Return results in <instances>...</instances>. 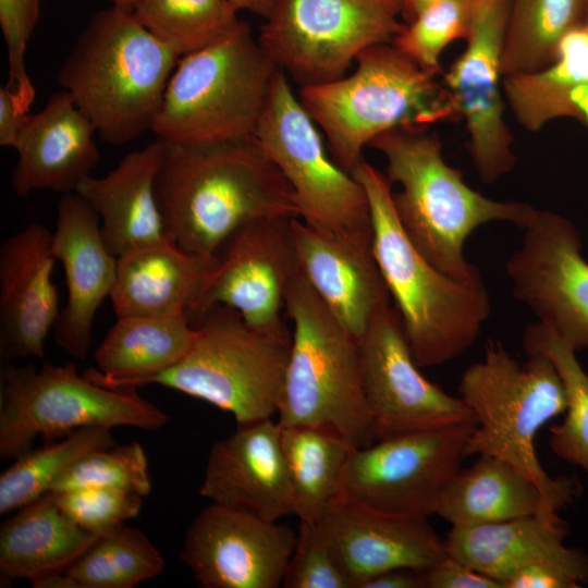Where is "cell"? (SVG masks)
Returning <instances> with one entry per match:
<instances>
[{
  "mask_svg": "<svg viewBox=\"0 0 588 588\" xmlns=\"http://www.w3.org/2000/svg\"><path fill=\"white\" fill-rule=\"evenodd\" d=\"M583 25L588 28V0H586L585 17H584Z\"/></svg>",
  "mask_w": 588,
  "mask_h": 588,
  "instance_id": "816d5d0a",
  "label": "cell"
},
{
  "mask_svg": "<svg viewBox=\"0 0 588 588\" xmlns=\"http://www.w3.org/2000/svg\"><path fill=\"white\" fill-rule=\"evenodd\" d=\"M52 493L59 509L73 523L96 535L137 516L143 503L139 494L98 487Z\"/></svg>",
  "mask_w": 588,
  "mask_h": 588,
  "instance_id": "60d3db41",
  "label": "cell"
},
{
  "mask_svg": "<svg viewBox=\"0 0 588 588\" xmlns=\"http://www.w3.org/2000/svg\"><path fill=\"white\" fill-rule=\"evenodd\" d=\"M169 416L136 393L79 376L74 362L16 366L3 363L0 382V457L16 458L40 436L49 442L85 427H162Z\"/></svg>",
  "mask_w": 588,
  "mask_h": 588,
  "instance_id": "30bf717a",
  "label": "cell"
},
{
  "mask_svg": "<svg viewBox=\"0 0 588 588\" xmlns=\"http://www.w3.org/2000/svg\"><path fill=\"white\" fill-rule=\"evenodd\" d=\"M35 588H78L65 572L52 573L32 583Z\"/></svg>",
  "mask_w": 588,
  "mask_h": 588,
  "instance_id": "c3c4849f",
  "label": "cell"
},
{
  "mask_svg": "<svg viewBox=\"0 0 588 588\" xmlns=\"http://www.w3.org/2000/svg\"><path fill=\"white\" fill-rule=\"evenodd\" d=\"M98 487L148 495L151 481L148 461L138 442L95 451L75 463L50 492Z\"/></svg>",
  "mask_w": 588,
  "mask_h": 588,
  "instance_id": "f35d334b",
  "label": "cell"
},
{
  "mask_svg": "<svg viewBox=\"0 0 588 588\" xmlns=\"http://www.w3.org/2000/svg\"><path fill=\"white\" fill-rule=\"evenodd\" d=\"M505 270L513 296L576 352L588 347V262L565 217L535 210Z\"/></svg>",
  "mask_w": 588,
  "mask_h": 588,
  "instance_id": "9a60e30c",
  "label": "cell"
},
{
  "mask_svg": "<svg viewBox=\"0 0 588 588\" xmlns=\"http://www.w3.org/2000/svg\"><path fill=\"white\" fill-rule=\"evenodd\" d=\"M161 143L157 199L167 234L181 249L216 255L246 223L298 218L291 185L254 135L204 145Z\"/></svg>",
  "mask_w": 588,
  "mask_h": 588,
  "instance_id": "6da1fadb",
  "label": "cell"
},
{
  "mask_svg": "<svg viewBox=\"0 0 588 588\" xmlns=\"http://www.w3.org/2000/svg\"><path fill=\"white\" fill-rule=\"evenodd\" d=\"M375 441L412 431L476 424L462 400L426 379L394 306L380 310L357 340Z\"/></svg>",
  "mask_w": 588,
  "mask_h": 588,
  "instance_id": "5bb4252c",
  "label": "cell"
},
{
  "mask_svg": "<svg viewBox=\"0 0 588 588\" xmlns=\"http://www.w3.org/2000/svg\"><path fill=\"white\" fill-rule=\"evenodd\" d=\"M360 588H427L426 572L408 567H400L380 573Z\"/></svg>",
  "mask_w": 588,
  "mask_h": 588,
  "instance_id": "bcb514c9",
  "label": "cell"
},
{
  "mask_svg": "<svg viewBox=\"0 0 588 588\" xmlns=\"http://www.w3.org/2000/svg\"><path fill=\"white\" fill-rule=\"evenodd\" d=\"M503 94L516 121L529 132L559 118L588 125V28L563 40L556 61L531 74L503 77Z\"/></svg>",
  "mask_w": 588,
  "mask_h": 588,
  "instance_id": "4dcf8cb0",
  "label": "cell"
},
{
  "mask_svg": "<svg viewBox=\"0 0 588 588\" xmlns=\"http://www.w3.org/2000/svg\"><path fill=\"white\" fill-rule=\"evenodd\" d=\"M522 344L527 355L540 354L552 362L565 390V418L550 428V449L563 461L581 467L588 476V373L576 351L539 321L525 330Z\"/></svg>",
  "mask_w": 588,
  "mask_h": 588,
  "instance_id": "e575fe53",
  "label": "cell"
},
{
  "mask_svg": "<svg viewBox=\"0 0 588 588\" xmlns=\"http://www.w3.org/2000/svg\"><path fill=\"white\" fill-rule=\"evenodd\" d=\"M355 63L352 74L299 87L297 94L345 172L352 173L364 148L383 133L458 118L445 86L392 44L367 48Z\"/></svg>",
  "mask_w": 588,
  "mask_h": 588,
  "instance_id": "5b68a950",
  "label": "cell"
},
{
  "mask_svg": "<svg viewBox=\"0 0 588 588\" xmlns=\"http://www.w3.org/2000/svg\"><path fill=\"white\" fill-rule=\"evenodd\" d=\"M113 445L110 428L85 427L17 456L0 476V514L38 500L82 457Z\"/></svg>",
  "mask_w": 588,
  "mask_h": 588,
  "instance_id": "836d02e7",
  "label": "cell"
},
{
  "mask_svg": "<svg viewBox=\"0 0 588 588\" xmlns=\"http://www.w3.org/2000/svg\"><path fill=\"white\" fill-rule=\"evenodd\" d=\"M217 266L216 255L185 252L171 240L119 256L110 294L114 313L189 319Z\"/></svg>",
  "mask_w": 588,
  "mask_h": 588,
  "instance_id": "d4e9b609",
  "label": "cell"
},
{
  "mask_svg": "<svg viewBox=\"0 0 588 588\" xmlns=\"http://www.w3.org/2000/svg\"><path fill=\"white\" fill-rule=\"evenodd\" d=\"M301 270L346 330L358 340L373 317L391 305L373 245L326 235L292 219Z\"/></svg>",
  "mask_w": 588,
  "mask_h": 588,
  "instance_id": "cb8c5ba5",
  "label": "cell"
},
{
  "mask_svg": "<svg viewBox=\"0 0 588 588\" xmlns=\"http://www.w3.org/2000/svg\"><path fill=\"white\" fill-rule=\"evenodd\" d=\"M285 588H355L318 523L299 520L284 573Z\"/></svg>",
  "mask_w": 588,
  "mask_h": 588,
  "instance_id": "ab89813d",
  "label": "cell"
},
{
  "mask_svg": "<svg viewBox=\"0 0 588 588\" xmlns=\"http://www.w3.org/2000/svg\"><path fill=\"white\" fill-rule=\"evenodd\" d=\"M196 328L186 315L117 316L95 352L98 369L83 376L107 388H137L175 365L188 352Z\"/></svg>",
  "mask_w": 588,
  "mask_h": 588,
  "instance_id": "f1b7e54d",
  "label": "cell"
},
{
  "mask_svg": "<svg viewBox=\"0 0 588 588\" xmlns=\"http://www.w3.org/2000/svg\"><path fill=\"white\" fill-rule=\"evenodd\" d=\"M387 160V177L401 185L393 193L397 219L416 249L445 274L481 280L477 266L464 255L467 237L492 221L520 229L535 208L516 200H495L468 186L460 170L449 166L436 134L427 127H400L370 144Z\"/></svg>",
  "mask_w": 588,
  "mask_h": 588,
  "instance_id": "7a4b0ae2",
  "label": "cell"
},
{
  "mask_svg": "<svg viewBox=\"0 0 588 588\" xmlns=\"http://www.w3.org/2000/svg\"><path fill=\"white\" fill-rule=\"evenodd\" d=\"M163 567L162 554L143 531L120 525L100 534L64 572L78 588H132Z\"/></svg>",
  "mask_w": 588,
  "mask_h": 588,
  "instance_id": "d590c367",
  "label": "cell"
},
{
  "mask_svg": "<svg viewBox=\"0 0 588 588\" xmlns=\"http://www.w3.org/2000/svg\"><path fill=\"white\" fill-rule=\"evenodd\" d=\"M436 515L455 528L532 515L561 518L526 474L491 455H479L470 467L454 475L441 493Z\"/></svg>",
  "mask_w": 588,
  "mask_h": 588,
  "instance_id": "83f0119b",
  "label": "cell"
},
{
  "mask_svg": "<svg viewBox=\"0 0 588 588\" xmlns=\"http://www.w3.org/2000/svg\"><path fill=\"white\" fill-rule=\"evenodd\" d=\"M51 252L62 264L68 289L54 340L73 357L85 359L95 315L115 283L118 257L102 238L97 213L76 192L63 194L58 203Z\"/></svg>",
  "mask_w": 588,
  "mask_h": 588,
  "instance_id": "ffe728a7",
  "label": "cell"
},
{
  "mask_svg": "<svg viewBox=\"0 0 588 588\" xmlns=\"http://www.w3.org/2000/svg\"><path fill=\"white\" fill-rule=\"evenodd\" d=\"M478 0H438L404 24L391 44L421 70L440 73V56L456 39H466Z\"/></svg>",
  "mask_w": 588,
  "mask_h": 588,
  "instance_id": "74e56055",
  "label": "cell"
},
{
  "mask_svg": "<svg viewBox=\"0 0 588 588\" xmlns=\"http://www.w3.org/2000/svg\"><path fill=\"white\" fill-rule=\"evenodd\" d=\"M254 136L291 185L305 224L351 243L373 245L364 187L332 160L317 124L279 69Z\"/></svg>",
  "mask_w": 588,
  "mask_h": 588,
  "instance_id": "8fae6325",
  "label": "cell"
},
{
  "mask_svg": "<svg viewBox=\"0 0 588 588\" xmlns=\"http://www.w3.org/2000/svg\"><path fill=\"white\" fill-rule=\"evenodd\" d=\"M296 538L278 522L211 502L188 527L180 559L204 588H277Z\"/></svg>",
  "mask_w": 588,
  "mask_h": 588,
  "instance_id": "ac0fdd59",
  "label": "cell"
},
{
  "mask_svg": "<svg viewBox=\"0 0 588 588\" xmlns=\"http://www.w3.org/2000/svg\"><path fill=\"white\" fill-rule=\"evenodd\" d=\"M161 155L162 143L156 139L76 189L97 213L102 238L115 257L170 240L156 193Z\"/></svg>",
  "mask_w": 588,
  "mask_h": 588,
  "instance_id": "484cf974",
  "label": "cell"
},
{
  "mask_svg": "<svg viewBox=\"0 0 588 588\" xmlns=\"http://www.w3.org/2000/svg\"><path fill=\"white\" fill-rule=\"evenodd\" d=\"M132 14L179 57L220 40L241 21L230 0H138Z\"/></svg>",
  "mask_w": 588,
  "mask_h": 588,
  "instance_id": "8d00e7d4",
  "label": "cell"
},
{
  "mask_svg": "<svg viewBox=\"0 0 588 588\" xmlns=\"http://www.w3.org/2000/svg\"><path fill=\"white\" fill-rule=\"evenodd\" d=\"M399 0H277L258 41L299 87L346 75L367 48L401 32Z\"/></svg>",
  "mask_w": 588,
  "mask_h": 588,
  "instance_id": "7c38bea8",
  "label": "cell"
},
{
  "mask_svg": "<svg viewBox=\"0 0 588 588\" xmlns=\"http://www.w3.org/2000/svg\"><path fill=\"white\" fill-rule=\"evenodd\" d=\"M235 10L248 11L266 20L272 12L277 0H230Z\"/></svg>",
  "mask_w": 588,
  "mask_h": 588,
  "instance_id": "7dc6e473",
  "label": "cell"
},
{
  "mask_svg": "<svg viewBox=\"0 0 588 588\" xmlns=\"http://www.w3.org/2000/svg\"><path fill=\"white\" fill-rule=\"evenodd\" d=\"M402 8V17L406 23L412 22L421 11L438 0H399Z\"/></svg>",
  "mask_w": 588,
  "mask_h": 588,
  "instance_id": "681fc988",
  "label": "cell"
},
{
  "mask_svg": "<svg viewBox=\"0 0 588 588\" xmlns=\"http://www.w3.org/2000/svg\"><path fill=\"white\" fill-rule=\"evenodd\" d=\"M317 523L355 588L393 568L426 572L448 555L428 516L379 511L340 495Z\"/></svg>",
  "mask_w": 588,
  "mask_h": 588,
  "instance_id": "d6986e66",
  "label": "cell"
},
{
  "mask_svg": "<svg viewBox=\"0 0 588 588\" xmlns=\"http://www.w3.org/2000/svg\"><path fill=\"white\" fill-rule=\"evenodd\" d=\"M40 0H0V25L8 49L9 78L19 110L27 114L35 88L25 68V51L39 16Z\"/></svg>",
  "mask_w": 588,
  "mask_h": 588,
  "instance_id": "b9f144b4",
  "label": "cell"
},
{
  "mask_svg": "<svg viewBox=\"0 0 588 588\" xmlns=\"http://www.w3.org/2000/svg\"><path fill=\"white\" fill-rule=\"evenodd\" d=\"M351 174L367 194L373 253L415 363L437 367L462 356L477 340L491 311L482 279H454L416 249L397 219L384 173L363 159Z\"/></svg>",
  "mask_w": 588,
  "mask_h": 588,
  "instance_id": "3957f363",
  "label": "cell"
},
{
  "mask_svg": "<svg viewBox=\"0 0 588 588\" xmlns=\"http://www.w3.org/2000/svg\"><path fill=\"white\" fill-rule=\"evenodd\" d=\"M458 392L476 418L465 457L491 455L514 465L556 511L572 502L579 488L576 479L548 475L535 450L540 428L567 406L562 380L548 357L532 354L520 364L490 340L483 358L463 372Z\"/></svg>",
  "mask_w": 588,
  "mask_h": 588,
  "instance_id": "8992f818",
  "label": "cell"
},
{
  "mask_svg": "<svg viewBox=\"0 0 588 588\" xmlns=\"http://www.w3.org/2000/svg\"><path fill=\"white\" fill-rule=\"evenodd\" d=\"M293 218H266L235 230L220 246L218 266L189 321L215 305L237 310L252 327L275 328L292 280L299 270Z\"/></svg>",
  "mask_w": 588,
  "mask_h": 588,
  "instance_id": "e0dca14e",
  "label": "cell"
},
{
  "mask_svg": "<svg viewBox=\"0 0 588 588\" xmlns=\"http://www.w3.org/2000/svg\"><path fill=\"white\" fill-rule=\"evenodd\" d=\"M131 12H96L61 64L57 83L107 144L150 131L179 62Z\"/></svg>",
  "mask_w": 588,
  "mask_h": 588,
  "instance_id": "277c9868",
  "label": "cell"
},
{
  "mask_svg": "<svg viewBox=\"0 0 588 588\" xmlns=\"http://www.w3.org/2000/svg\"><path fill=\"white\" fill-rule=\"evenodd\" d=\"M511 0H478L465 50L444 74L455 112L465 121L468 151L485 183L516 163L514 138L504 120L501 54Z\"/></svg>",
  "mask_w": 588,
  "mask_h": 588,
  "instance_id": "2e32d148",
  "label": "cell"
},
{
  "mask_svg": "<svg viewBox=\"0 0 588 588\" xmlns=\"http://www.w3.org/2000/svg\"><path fill=\"white\" fill-rule=\"evenodd\" d=\"M281 441L295 516L303 522L317 523L341 495L345 466L357 448L327 427L281 426Z\"/></svg>",
  "mask_w": 588,
  "mask_h": 588,
  "instance_id": "1f68e13d",
  "label": "cell"
},
{
  "mask_svg": "<svg viewBox=\"0 0 588 588\" xmlns=\"http://www.w3.org/2000/svg\"><path fill=\"white\" fill-rule=\"evenodd\" d=\"M562 518L539 515L505 522L455 528L445 541L448 553L480 573L503 583L518 569L540 562L565 566L588 583V556L567 548Z\"/></svg>",
  "mask_w": 588,
  "mask_h": 588,
  "instance_id": "4316f807",
  "label": "cell"
},
{
  "mask_svg": "<svg viewBox=\"0 0 588 588\" xmlns=\"http://www.w3.org/2000/svg\"><path fill=\"white\" fill-rule=\"evenodd\" d=\"M195 340L184 357L140 384H159L229 412L237 427L278 413L292 333L285 323L249 326L241 314L215 305L194 324Z\"/></svg>",
  "mask_w": 588,
  "mask_h": 588,
  "instance_id": "9c48e42d",
  "label": "cell"
},
{
  "mask_svg": "<svg viewBox=\"0 0 588 588\" xmlns=\"http://www.w3.org/2000/svg\"><path fill=\"white\" fill-rule=\"evenodd\" d=\"M476 424L412 431L354 449L341 495L396 514H436L441 493L461 469Z\"/></svg>",
  "mask_w": 588,
  "mask_h": 588,
  "instance_id": "4fadbf2b",
  "label": "cell"
},
{
  "mask_svg": "<svg viewBox=\"0 0 588 588\" xmlns=\"http://www.w3.org/2000/svg\"><path fill=\"white\" fill-rule=\"evenodd\" d=\"M277 70L241 20L220 40L180 58L150 131L177 145L253 136Z\"/></svg>",
  "mask_w": 588,
  "mask_h": 588,
  "instance_id": "ba28073f",
  "label": "cell"
},
{
  "mask_svg": "<svg viewBox=\"0 0 588 588\" xmlns=\"http://www.w3.org/2000/svg\"><path fill=\"white\" fill-rule=\"evenodd\" d=\"M198 493L267 520L295 516L278 420L268 418L237 427L234 433L215 442Z\"/></svg>",
  "mask_w": 588,
  "mask_h": 588,
  "instance_id": "44dd1931",
  "label": "cell"
},
{
  "mask_svg": "<svg viewBox=\"0 0 588 588\" xmlns=\"http://www.w3.org/2000/svg\"><path fill=\"white\" fill-rule=\"evenodd\" d=\"M28 114V113H27ZM27 114L19 110L11 89L3 85L0 88V146L13 148L19 132Z\"/></svg>",
  "mask_w": 588,
  "mask_h": 588,
  "instance_id": "f6af8a7d",
  "label": "cell"
},
{
  "mask_svg": "<svg viewBox=\"0 0 588 588\" xmlns=\"http://www.w3.org/2000/svg\"><path fill=\"white\" fill-rule=\"evenodd\" d=\"M52 233L32 223L0 247V355L3 363L45 356V340L59 317L52 282Z\"/></svg>",
  "mask_w": 588,
  "mask_h": 588,
  "instance_id": "7402d4cb",
  "label": "cell"
},
{
  "mask_svg": "<svg viewBox=\"0 0 588 588\" xmlns=\"http://www.w3.org/2000/svg\"><path fill=\"white\" fill-rule=\"evenodd\" d=\"M95 135L93 123L68 91L52 94L39 112L26 115L19 132L13 192L22 198L42 189L76 192L100 160Z\"/></svg>",
  "mask_w": 588,
  "mask_h": 588,
  "instance_id": "603a6c76",
  "label": "cell"
},
{
  "mask_svg": "<svg viewBox=\"0 0 588 588\" xmlns=\"http://www.w3.org/2000/svg\"><path fill=\"white\" fill-rule=\"evenodd\" d=\"M285 313L292 346L278 408L282 427L335 430L355 448L375 442L357 340L339 321L299 270Z\"/></svg>",
  "mask_w": 588,
  "mask_h": 588,
  "instance_id": "52a82bcc",
  "label": "cell"
},
{
  "mask_svg": "<svg viewBox=\"0 0 588 588\" xmlns=\"http://www.w3.org/2000/svg\"><path fill=\"white\" fill-rule=\"evenodd\" d=\"M587 581L576 572L550 562L535 563L515 572L503 588H578Z\"/></svg>",
  "mask_w": 588,
  "mask_h": 588,
  "instance_id": "7bdbcfd3",
  "label": "cell"
},
{
  "mask_svg": "<svg viewBox=\"0 0 588 588\" xmlns=\"http://www.w3.org/2000/svg\"><path fill=\"white\" fill-rule=\"evenodd\" d=\"M427 588H503L502 585L450 555L426 571Z\"/></svg>",
  "mask_w": 588,
  "mask_h": 588,
  "instance_id": "ee69618b",
  "label": "cell"
},
{
  "mask_svg": "<svg viewBox=\"0 0 588 588\" xmlns=\"http://www.w3.org/2000/svg\"><path fill=\"white\" fill-rule=\"evenodd\" d=\"M73 523L52 492L23 506L0 527L1 587L64 572L97 539Z\"/></svg>",
  "mask_w": 588,
  "mask_h": 588,
  "instance_id": "f546056e",
  "label": "cell"
},
{
  "mask_svg": "<svg viewBox=\"0 0 588 588\" xmlns=\"http://www.w3.org/2000/svg\"><path fill=\"white\" fill-rule=\"evenodd\" d=\"M586 0H511L502 45V76L553 64L565 37L584 24Z\"/></svg>",
  "mask_w": 588,
  "mask_h": 588,
  "instance_id": "d6a6232c",
  "label": "cell"
},
{
  "mask_svg": "<svg viewBox=\"0 0 588 588\" xmlns=\"http://www.w3.org/2000/svg\"><path fill=\"white\" fill-rule=\"evenodd\" d=\"M109 1L111 2V7L132 13L138 0H109Z\"/></svg>",
  "mask_w": 588,
  "mask_h": 588,
  "instance_id": "f907efd6",
  "label": "cell"
}]
</instances>
